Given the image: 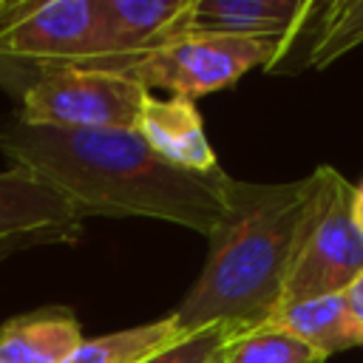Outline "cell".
<instances>
[{
    "label": "cell",
    "instance_id": "cell-1",
    "mask_svg": "<svg viewBox=\"0 0 363 363\" xmlns=\"http://www.w3.org/2000/svg\"><path fill=\"white\" fill-rule=\"evenodd\" d=\"M0 150L74 210L108 218H159L210 235L224 213L227 173H190L167 164L136 130H62L11 119L0 125Z\"/></svg>",
    "mask_w": 363,
    "mask_h": 363
},
{
    "label": "cell",
    "instance_id": "cell-13",
    "mask_svg": "<svg viewBox=\"0 0 363 363\" xmlns=\"http://www.w3.org/2000/svg\"><path fill=\"white\" fill-rule=\"evenodd\" d=\"M187 335L179 329V323L164 315L159 320L99 335V337H82V343L68 354L65 363H145L153 354L176 346Z\"/></svg>",
    "mask_w": 363,
    "mask_h": 363
},
{
    "label": "cell",
    "instance_id": "cell-15",
    "mask_svg": "<svg viewBox=\"0 0 363 363\" xmlns=\"http://www.w3.org/2000/svg\"><path fill=\"white\" fill-rule=\"evenodd\" d=\"M309 26L315 28L306 65L326 68L352 48L363 45V0H332L318 3Z\"/></svg>",
    "mask_w": 363,
    "mask_h": 363
},
{
    "label": "cell",
    "instance_id": "cell-9",
    "mask_svg": "<svg viewBox=\"0 0 363 363\" xmlns=\"http://www.w3.org/2000/svg\"><path fill=\"white\" fill-rule=\"evenodd\" d=\"M315 0H193L190 31L278 37L289 45L309 28Z\"/></svg>",
    "mask_w": 363,
    "mask_h": 363
},
{
    "label": "cell",
    "instance_id": "cell-17",
    "mask_svg": "<svg viewBox=\"0 0 363 363\" xmlns=\"http://www.w3.org/2000/svg\"><path fill=\"white\" fill-rule=\"evenodd\" d=\"M343 301H346V309H349L357 332L363 335V272L343 289Z\"/></svg>",
    "mask_w": 363,
    "mask_h": 363
},
{
    "label": "cell",
    "instance_id": "cell-7",
    "mask_svg": "<svg viewBox=\"0 0 363 363\" xmlns=\"http://www.w3.org/2000/svg\"><path fill=\"white\" fill-rule=\"evenodd\" d=\"M82 221L74 204L31 170H0V261L20 250L74 241Z\"/></svg>",
    "mask_w": 363,
    "mask_h": 363
},
{
    "label": "cell",
    "instance_id": "cell-14",
    "mask_svg": "<svg viewBox=\"0 0 363 363\" xmlns=\"http://www.w3.org/2000/svg\"><path fill=\"white\" fill-rule=\"evenodd\" d=\"M221 363H326L329 357L295 337L292 332L261 323L252 329H244L238 335H230L218 352Z\"/></svg>",
    "mask_w": 363,
    "mask_h": 363
},
{
    "label": "cell",
    "instance_id": "cell-3",
    "mask_svg": "<svg viewBox=\"0 0 363 363\" xmlns=\"http://www.w3.org/2000/svg\"><path fill=\"white\" fill-rule=\"evenodd\" d=\"M99 0H6L0 11V88L17 102L48 74L91 68Z\"/></svg>",
    "mask_w": 363,
    "mask_h": 363
},
{
    "label": "cell",
    "instance_id": "cell-8",
    "mask_svg": "<svg viewBox=\"0 0 363 363\" xmlns=\"http://www.w3.org/2000/svg\"><path fill=\"white\" fill-rule=\"evenodd\" d=\"M193 0H99V48L91 68L130 77L162 43L190 28Z\"/></svg>",
    "mask_w": 363,
    "mask_h": 363
},
{
    "label": "cell",
    "instance_id": "cell-6",
    "mask_svg": "<svg viewBox=\"0 0 363 363\" xmlns=\"http://www.w3.org/2000/svg\"><path fill=\"white\" fill-rule=\"evenodd\" d=\"M147 94L122 74L65 68L34 82L20 96L14 119L62 130H136Z\"/></svg>",
    "mask_w": 363,
    "mask_h": 363
},
{
    "label": "cell",
    "instance_id": "cell-20",
    "mask_svg": "<svg viewBox=\"0 0 363 363\" xmlns=\"http://www.w3.org/2000/svg\"><path fill=\"white\" fill-rule=\"evenodd\" d=\"M3 9H6V0H0V11H3Z\"/></svg>",
    "mask_w": 363,
    "mask_h": 363
},
{
    "label": "cell",
    "instance_id": "cell-10",
    "mask_svg": "<svg viewBox=\"0 0 363 363\" xmlns=\"http://www.w3.org/2000/svg\"><path fill=\"white\" fill-rule=\"evenodd\" d=\"M136 133L173 167L190 173H216L218 159L204 133L196 102L147 94Z\"/></svg>",
    "mask_w": 363,
    "mask_h": 363
},
{
    "label": "cell",
    "instance_id": "cell-2",
    "mask_svg": "<svg viewBox=\"0 0 363 363\" xmlns=\"http://www.w3.org/2000/svg\"><path fill=\"white\" fill-rule=\"evenodd\" d=\"M309 196L312 173L295 182L227 179L224 213L207 235V261L170 312L184 335L207 326L238 335L281 309Z\"/></svg>",
    "mask_w": 363,
    "mask_h": 363
},
{
    "label": "cell",
    "instance_id": "cell-19",
    "mask_svg": "<svg viewBox=\"0 0 363 363\" xmlns=\"http://www.w3.org/2000/svg\"><path fill=\"white\" fill-rule=\"evenodd\" d=\"M210 363H221V360H218V354H216V357H213V360H210Z\"/></svg>",
    "mask_w": 363,
    "mask_h": 363
},
{
    "label": "cell",
    "instance_id": "cell-11",
    "mask_svg": "<svg viewBox=\"0 0 363 363\" xmlns=\"http://www.w3.org/2000/svg\"><path fill=\"white\" fill-rule=\"evenodd\" d=\"M82 343V326L68 306H43L0 326V363H65Z\"/></svg>",
    "mask_w": 363,
    "mask_h": 363
},
{
    "label": "cell",
    "instance_id": "cell-12",
    "mask_svg": "<svg viewBox=\"0 0 363 363\" xmlns=\"http://www.w3.org/2000/svg\"><path fill=\"white\" fill-rule=\"evenodd\" d=\"M267 323H275V326L292 332L295 337H301L303 343H309L312 349H318L326 357L335 352L363 346V335L357 332V326L346 309L343 292L284 303Z\"/></svg>",
    "mask_w": 363,
    "mask_h": 363
},
{
    "label": "cell",
    "instance_id": "cell-5",
    "mask_svg": "<svg viewBox=\"0 0 363 363\" xmlns=\"http://www.w3.org/2000/svg\"><path fill=\"white\" fill-rule=\"evenodd\" d=\"M289 43L278 37H244L213 31H182L153 48L133 71L130 79L147 91H167L170 96L196 102L235 85L247 71H278L289 54Z\"/></svg>",
    "mask_w": 363,
    "mask_h": 363
},
{
    "label": "cell",
    "instance_id": "cell-18",
    "mask_svg": "<svg viewBox=\"0 0 363 363\" xmlns=\"http://www.w3.org/2000/svg\"><path fill=\"white\" fill-rule=\"evenodd\" d=\"M352 216H354V227L363 238V182H357L352 190Z\"/></svg>",
    "mask_w": 363,
    "mask_h": 363
},
{
    "label": "cell",
    "instance_id": "cell-4",
    "mask_svg": "<svg viewBox=\"0 0 363 363\" xmlns=\"http://www.w3.org/2000/svg\"><path fill=\"white\" fill-rule=\"evenodd\" d=\"M352 182L335 167L312 170V196L298 230L284 303L343 292L363 272V238L352 216Z\"/></svg>",
    "mask_w": 363,
    "mask_h": 363
},
{
    "label": "cell",
    "instance_id": "cell-16",
    "mask_svg": "<svg viewBox=\"0 0 363 363\" xmlns=\"http://www.w3.org/2000/svg\"><path fill=\"white\" fill-rule=\"evenodd\" d=\"M227 337H230V332L224 326H207L201 332L187 335L176 346L153 354L145 363H210L221 352V346H224Z\"/></svg>",
    "mask_w": 363,
    "mask_h": 363
}]
</instances>
